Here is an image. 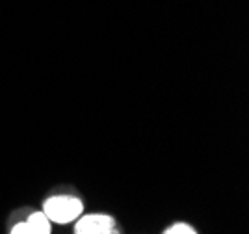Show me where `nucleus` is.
<instances>
[{"label":"nucleus","mask_w":249,"mask_h":234,"mask_svg":"<svg viewBox=\"0 0 249 234\" xmlns=\"http://www.w3.org/2000/svg\"><path fill=\"white\" fill-rule=\"evenodd\" d=\"M84 204L74 195H52L43 204V214L51 223H73L82 216Z\"/></svg>","instance_id":"f257e3e1"},{"label":"nucleus","mask_w":249,"mask_h":234,"mask_svg":"<svg viewBox=\"0 0 249 234\" xmlns=\"http://www.w3.org/2000/svg\"><path fill=\"white\" fill-rule=\"evenodd\" d=\"M74 234H121L112 216L88 214L78 217L74 225Z\"/></svg>","instance_id":"f03ea898"},{"label":"nucleus","mask_w":249,"mask_h":234,"mask_svg":"<svg viewBox=\"0 0 249 234\" xmlns=\"http://www.w3.org/2000/svg\"><path fill=\"white\" fill-rule=\"evenodd\" d=\"M10 234H51V221L41 212H34L24 221H19Z\"/></svg>","instance_id":"7ed1b4c3"},{"label":"nucleus","mask_w":249,"mask_h":234,"mask_svg":"<svg viewBox=\"0 0 249 234\" xmlns=\"http://www.w3.org/2000/svg\"><path fill=\"white\" fill-rule=\"evenodd\" d=\"M164 234H197V233H196V229H194L192 225L175 223V225H171Z\"/></svg>","instance_id":"20e7f679"}]
</instances>
